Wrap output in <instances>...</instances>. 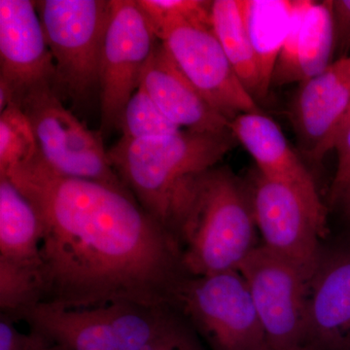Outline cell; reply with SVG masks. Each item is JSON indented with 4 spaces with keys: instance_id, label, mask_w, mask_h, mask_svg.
<instances>
[{
    "instance_id": "26",
    "label": "cell",
    "mask_w": 350,
    "mask_h": 350,
    "mask_svg": "<svg viewBox=\"0 0 350 350\" xmlns=\"http://www.w3.org/2000/svg\"><path fill=\"white\" fill-rule=\"evenodd\" d=\"M11 317H0V350H50L52 345L36 332L21 333Z\"/></svg>"
},
{
    "instance_id": "3",
    "label": "cell",
    "mask_w": 350,
    "mask_h": 350,
    "mask_svg": "<svg viewBox=\"0 0 350 350\" xmlns=\"http://www.w3.org/2000/svg\"><path fill=\"white\" fill-rule=\"evenodd\" d=\"M234 140L230 130L181 131L165 137H121L107 153L115 172L140 206L174 234L177 209L189 186L215 167Z\"/></svg>"
},
{
    "instance_id": "21",
    "label": "cell",
    "mask_w": 350,
    "mask_h": 350,
    "mask_svg": "<svg viewBox=\"0 0 350 350\" xmlns=\"http://www.w3.org/2000/svg\"><path fill=\"white\" fill-rule=\"evenodd\" d=\"M38 153L31 122L20 107L11 103L0 114V177L31 162Z\"/></svg>"
},
{
    "instance_id": "16",
    "label": "cell",
    "mask_w": 350,
    "mask_h": 350,
    "mask_svg": "<svg viewBox=\"0 0 350 350\" xmlns=\"http://www.w3.org/2000/svg\"><path fill=\"white\" fill-rule=\"evenodd\" d=\"M140 85L179 128L194 133L229 131L230 122L202 98L160 40L145 66Z\"/></svg>"
},
{
    "instance_id": "14",
    "label": "cell",
    "mask_w": 350,
    "mask_h": 350,
    "mask_svg": "<svg viewBox=\"0 0 350 350\" xmlns=\"http://www.w3.org/2000/svg\"><path fill=\"white\" fill-rule=\"evenodd\" d=\"M306 345L350 350V248L322 255L308 286Z\"/></svg>"
},
{
    "instance_id": "2",
    "label": "cell",
    "mask_w": 350,
    "mask_h": 350,
    "mask_svg": "<svg viewBox=\"0 0 350 350\" xmlns=\"http://www.w3.org/2000/svg\"><path fill=\"white\" fill-rule=\"evenodd\" d=\"M250 189L231 170L213 167L196 177L179 206L174 234L191 276L238 271L255 248Z\"/></svg>"
},
{
    "instance_id": "20",
    "label": "cell",
    "mask_w": 350,
    "mask_h": 350,
    "mask_svg": "<svg viewBox=\"0 0 350 350\" xmlns=\"http://www.w3.org/2000/svg\"><path fill=\"white\" fill-rule=\"evenodd\" d=\"M211 29L232 69L254 98H262L257 57L241 12V0H215L211 3Z\"/></svg>"
},
{
    "instance_id": "9",
    "label": "cell",
    "mask_w": 350,
    "mask_h": 350,
    "mask_svg": "<svg viewBox=\"0 0 350 350\" xmlns=\"http://www.w3.org/2000/svg\"><path fill=\"white\" fill-rule=\"evenodd\" d=\"M159 42L137 1L112 0L111 16L101 56V130L119 128L128 101Z\"/></svg>"
},
{
    "instance_id": "5",
    "label": "cell",
    "mask_w": 350,
    "mask_h": 350,
    "mask_svg": "<svg viewBox=\"0 0 350 350\" xmlns=\"http://www.w3.org/2000/svg\"><path fill=\"white\" fill-rule=\"evenodd\" d=\"M48 47L61 94L84 100L100 86L101 56L112 0H39Z\"/></svg>"
},
{
    "instance_id": "4",
    "label": "cell",
    "mask_w": 350,
    "mask_h": 350,
    "mask_svg": "<svg viewBox=\"0 0 350 350\" xmlns=\"http://www.w3.org/2000/svg\"><path fill=\"white\" fill-rule=\"evenodd\" d=\"M180 312L133 303L77 310L38 303L13 320L29 324L56 350H142Z\"/></svg>"
},
{
    "instance_id": "8",
    "label": "cell",
    "mask_w": 350,
    "mask_h": 350,
    "mask_svg": "<svg viewBox=\"0 0 350 350\" xmlns=\"http://www.w3.org/2000/svg\"><path fill=\"white\" fill-rule=\"evenodd\" d=\"M177 306L211 350H271L239 271L189 276Z\"/></svg>"
},
{
    "instance_id": "31",
    "label": "cell",
    "mask_w": 350,
    "mask_h": 350,
    "mask_svg": "<svg viewBox=\"0 0 350 350\" xmlns=\"http://www.w3.org/2000/svg\"><path fill=\"white\" fill-rule=\"evenodd\" d=\"M50 350H56V349H55L54 347H53V349H51Z\"/></svg>"
},
{
    "instance_id": "30",
    "label": "cell",
    "mask_w": 350,
    "mask_h": 350,
    "mask_svg": "<svg viewBox=\"0 0 350 350\" xmlns=\"http://www.w3.org/2000/svg\"><path fill=\"white\" fill-rule=\"evenodd\" d=\"M304 350H319V349H314V347H310V345H308V347H306V349Z\"/></svg>"
},
{
    "instance_id": "1",
    "label": "cell",
    "mask_w": 350,
    "mask_h": 350,
    "mask_svg": "<svg viewBox=\"0 0 350 350\" xmlns=\"http://www.w3.org/2000/svg\"><path fill=\"white\" fill-rule=\"evenodd\" d=\"M4 177L40 219V303L178 308L179 290L191 276L180 245L130 191L57 174L39 153Z\"/></svg>"
},
{
    "instance_id": "12",
    "label": "cell",
    "mask_w": 350,
    "mask_h": 350,
    "mask_svg": "<svg viewBox=\"0 0 350 350\" xmlns=\"http://www.w3.org/2000/svg\"><path fill=\"white\" fill-rule=\"evenodd\" d=\"M43 88L61 94L36 2L0 0V110Z\"/></svg>"
},
{
    "instance_id": "29",
    "label": "cell",
    "mask_w": 350,
    "mask_h": 350,
    "mask_svg": "<svg viewBox=\"0 0 350 350\" xmlns=\"http://www.w3.org/2000/svg\"><path fill=\"white\" fill-rule=\"evenodd\" d=\"M349 120H350V105L349 107V110H347V115H345L344 121H342V125H340V130H338V133H340V130H342V129L344 128V126L345 125H347V122H349ZM338 135H337V137H338ZM336 138H337V137H336ZM335 142H336V140H335Z\"/></svg>"
},
{
    "instance_id": "10",
    "label": "cell",
    "mask_w": 350,
    "mask_h": 350,
    "mask_svg": "<svg viewBox=\"0 0 350 350\" xmlns=\"http://www.w3.org/2000/svg\"><path fill=\"white\" fill-rule=\"evenodd\" d=\"M238 271L247 283L269 349H305L308 285L301 273L264 246H257Z\"/></svg>"
},
{
    "instance_id": "19",
    "label": "cell",
    "mask_w": 350,
    "mask_h": 350,
    "mask_svg": "<svg viewBox=\"0 0 350 350\" xmlns=\"http://www.w3.org/2000/svg\"><path fill=\"white\" fill-rule=\"evenodd\" d=\"M241 6L244 24L256 55L265 98L291 27L295 0H241Z\"/></svg>"
},
{
    "instance_id": "22",
    "label": "cell",
    "mask_w": 350,
    "mask_h": 350,
    "mask_svg": "<svg viewBox=\"0 0 350 350\" xmlns=\"http://www.w3.org/2000/svg\"><path fill=\"white\" fill-rule=\"evenodd\" d=\"M119 128L123 133L122 138L126 140L170 137L181 131L167 118L142 85L126 103Z\"/></svg>"
},
{
    "instance_id": "25",
    "label": "cell",
    "mask_w": 350,
    "mask_h": 350,
    "mask_svg": "<svg viewBox=\"0 0 350 350\" xmlns=\"http://www.w3.org/2000/svg\"><path fill=\"white\" fill-rule=\"evenodd\" d=\"M334 149L337 151L338 165L330 190L331 204H337L350 186V120L338 133Z\"/></svg>"
},
{
    "instance_id": "17",
    "label": "cell",
    "mask_w": 350,
    "mask_h": 350,
    "mask_svg": "<svg viewBox=\"0 0 350 350\" xmlns=\"http://www.w3.org/2000/svg\"><path fill=\"white\" fill-rule=\"evenodd\" d=\"M229 130L254 159L259 174L321 200L312 175L273 120L262 112L244 113L230 122Z\"/></svg>"
},
{
    "instance_id": "27",
    "label": "cell",
    "mask_w": 350,
    "mask_h": 350,
    "mask_svg": "<svg viewBox=\"0 0 350 350\" xmlns=\"http://www.w3.org/2000/svg\"><path fill=\"white\" fill-rule=\"evenodd\" d=\"M333 9L335 49L342 53V57L349 56L350 50V0H332Z\"/></svg>"
},
{
    "instance_id": "6",
    "label": "cell",
    "mask_w": 350,
    "mask_h": 350,
    "mask_svg": "<svg viewBox=\"0 0 350 350\" xmlns=\"http://www.w3.org/2000/svg\"><path fill=\"white\" fill-rule=\"evenodd\" d=\"M250 191L262 246L291 264L310 286L322 257L319 239L327 234L325 206L261 174Z\"/></svg>"
},
{
    "instance_id": "13",
    "label": "cell",
    "mask_w": 350,
    "mask_h": 350,
    "mask_svg": "<svg viewBox=\"0 0 350 350\" xmlns=\"http://www.w3.org/2000/svg\"><path fill=\"white\" fill-rule=\"evenodd\" d=\"M350 105V56L340 57L319 75L301 83L292 122L308 158L319 162L331 149Z\"/></svg>"
},
{
    "instance_id": "24",
    "label": "cell",
    "mask_w": 350,
    "mask_h": 350,
    "mask_svg": "<svg viewBox=\"0 0 350 350\" xmlns=\"http://www.w3.org/2000/svg\"><path fill=\"white\" fill-rule=\"evenodd\" d=\"M142 350H206L199 334L185 315L179 312L152 342Z\"/></svg>"
},
{
    "instance_id": "23",
    "label": "cell",
    "mask_w": 350,
    "mask_h": 350,
    "mask_svg": "<svg viewBox=\"0 0 350 350\" xmlns=\"http://www.w3.org/2000/svg\"><path fill=\"white\" fill-rule=\"evenodd\" d=\"M138 5L155 31L175 24H190L211 27V3L204 0H137Z\"/></svg>"
},
{
    "instance_id": "28",
    "label": "cell",
    "mask_w": 350,
    "mask_h": 350,
    "mask_svg": "<svg viewBox=\"0 0 350 350\" xmlns=\"http://www.w3.org/2000/svg\"><path fill=\"white\" fill-rule=\"evenodd\" d=\"M342 204V209H344L345 215L349 219L350 222V186L345 191V194L340 198V202Z\"/></svg>"
},
{
    "instance_id": "7",
    "label": "cell",
    "mask_w": 350,
    "mask_h": 350,
    "mask_svg": "<svg viewBox=\"0 0 350 350\" xmlns=\"http://www.w3.org/2000/svg\"><path fill=\"white\" fill-rule=\"evenodd\" d=\"M13 105L31 122L39 155L51 169L64 176L128 190L112 167L100 131L89 130L66 109L56 90L32 91Z\"/></svg>"
},
{
    "instance_id": "11",
    "label": "cell",
    "mask_w": 350,
    "mask_h": 350,
    "mask_svg": "<svg viewBox=\"0 0 350 350\" xmlns=\"http://www.w3.org/2000/svg\"><path fill=\"white\" fill-rule=\"evenodd\" d=\"M157 38L202 98L228 121L244 113L262 112L211 27L180 23L159 31Z\"/></svg>"
},
{
    "instance_id": "18",
    "label": "cell",
    "mask_w": 350,
    "mask_h": 350,
    "mask_svg": "<svg viewBox=\"0 0 350 350\" xmlns=\"http://www.w3.org/2000/svg\"><path fill=\"white\" fill-rule=\"evenodd\" d=\"M40 219L33 206L8 177H0V262L41 278Z\"/></svg>"
},
{
    "instance_id": "15",
    "label": "cell",
    "mask_w": 350,
    "mask_h": 350,
    "mask_svg": "<svg viewBox=\"0 0 350 350\" xmlns=\"http://www.w3.org/2000/svg\"><path fill=\"white\" fill-rule=\"evenodd\" d=\"M334 50L331 0H295L291 27L276 61L271 83H303L319 75L332 64Z\"/></svg>"
}]
</instances>
